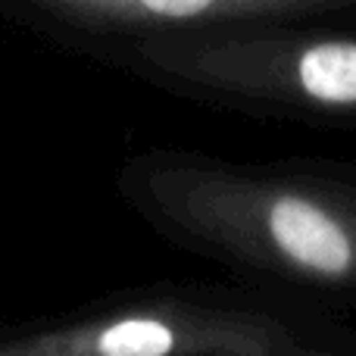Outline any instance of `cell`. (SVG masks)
Segmentation results:
<instances>
[{
  "label": "cell",
  "instance_id": "cell-1",
  "mask_svg": "<svg viewBox=\"0 0 356 356\" xmlns=\"http://www.w3.org/2000/svg\"><path fill=\"white\" fill-rule=\"evenodd\" d=\"M113 184L178 250L291 300L356 313V163L141 147L119 163Z\"/></svg>",
  "mask_w": 356,
  "mask_h": 356
},
{
  "label": "cell",
  "instance_id": "cell-2",
  "mask_svg": "<svg viewBox=\"0 0 356 356\" xmlns=\"http://www.w3.org/2000/svg\"><path fill=\"white\" fill-rule=\"evenodd\" d=\"M0 356H356V328L238 278L150 282L0 322Z\"/></svg>",
  "mask_w": 356,
  "mask_h": 356
},
{
  "label": "cell",
  "instance_id": "cell-3",
  "mask_svg": "<svg viewBox=\"0 0 356 356\" xmlns=\"http://www.w3.org/2000/svg\"><path fill=\"white\" fill-rule=\"evenodd\" d=\"M106 66L219 113L356 131V19L257 16L160 31Z\"/></svg>",
  "mask_w": 356,
  "mask_h": 356
},
{
  "label": "cell",
  "instance_id": "cell-4",
  "mask_svg": "<svg viewBox=\"0 0 356 356\" xmlns=\"http://www.w3.org/2000/svg\"><path fill=\"white\" fill-rule=\"evenodd\" d=\"M257 16H341V0H0V22L106 63L147 35Z\"/></svg>",
  "mask_w": 356,
  "mask_h": 356
},
{
  "label": "cell",
  "instance_id": "cell-5",
  "mask_svg": "<svg viewBox=\"0 0 356 356\" xmlns=\"http://www.w3.org/2000/svg\"><path fill=\"white\" fill-rule=\"evenodd\" d=\"M341 3H344V6H347V10H350V13H353V19H356V0H341Z\"/></svg>",
  "mask_w": 356,
  "mask_h": 356
}]
</instances>
